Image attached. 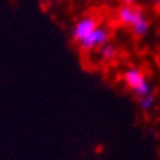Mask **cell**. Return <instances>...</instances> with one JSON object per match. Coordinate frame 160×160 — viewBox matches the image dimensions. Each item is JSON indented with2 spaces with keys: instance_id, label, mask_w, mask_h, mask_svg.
<instances>
[{
  "instance_id": "obj_4",
  "label": "cell",
  "mask_w": 160,
  "mask_h": 160,
  "mask_svg": "<svg viewBox=\"0 0 160 160\" xmlns=\"http://www.w3.org/2000/svg\"><path fill=\"white\" fill-rule=\"evenodd\" d=\"M98 23L99 21L95 17H86L81 19L76 24V27L72 32V38L77 42H81L92 31H95L98 28Z\"/></svg>"
},
{
  "instance_id": "obj_2",
  "label": "cell",
  "mask_w": 160,
  "mask_h": 160,
  "mask_svg": "<svg viewBox=\"0 0 160 160\" xmlns=\"http://www.w3.org/2000/svg\"><path fill=\"white\" fill-rule=\"evenodd\" d=\"M123 78L127 86L135 92L138 98H143L151 94V86L146 79L145 74L137 68H129L124 72Z\"/></svg>"
},
{
  "instance_id": "obj_5",
  "label": "cell",
  "mask_w": 160,
  "mask_h": 160,
  "mask_svg": "<svg viewBox=\"0 0 160 160\" xmlns=\"http://www.w3.org/2000/svg\"><path fill=\"white\" fill-rule=\"evenodd\" d=\"M99 52H100V58L104 62H108L117 55V49L110 44H105L99 49Z\"/></svg>"
},
{
  "instance_id": "obj_6",
  "label": "cell",
  "mask_w": 160,
  "mask_h": 160,
  "mask_svg": "<svg viewBox=\"0 0 160 160\" xmlns=\"http://www.w3.org/2000/svg\"><path fill=\"white\" fill-rule=\"evenodd\" d=\"M140 108L142 110H150L154 108V105H155V98L152 94H149V95H146L143 98H140Z\"/></svg>"
},
{
  "instance_id": "obj_7",
  "label": "cell",
  "mask_w": 160,
  "mask_h": 160,
  "mask_svg": "<svg viewBox=\"0 0 160 160\" xmlns=\"http://www.w3.org/2000/svg\"><path fill=\"white\" fill-rule=\"evenodd\" d=\"M121 2H122L124 5H133V3H135V0H121Z\"/></svg>"
},
{
  "instance_id": "obj_3",
  "label": "cell",
  "mask_w": 160,
  "mask_h": 160,
  "mask_svg": "<svg viewBox=\"0 0 160 160\" xmlns=\"http://www.w3.org/2000/svg\"><path fill=\"white\" fill-rule=\"evenodd\" d=\"M109 31L105 27H98L95 31H92L85 40H82L81 48L83 50H94V49H100L102 45H105L109 40Z\"/></svg>"
},
{
  "instance_id": "obj_1",
  "label": "cell",
  "mask_w": 160,
  "mask_h": 160,
  "mask_svg": "<svg viewBox=\"0 0 160 160\" xmlns=\"http://www.w3.org/2000/svg\"><path fill=\"white\" fill-rule=\"evenodd\" d=\"M118 19L124 26L132 28L137 37H142L149 31V21L146 19L143 12L135 5H123L118 10Z\"/></svg>"
}]
</instances>
